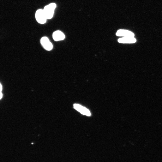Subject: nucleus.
Wrapping results in <instances>:
<instances>
[{
  "mask_svg": "<svg viewBox=\"0 0 162 162\" xmlns=\"http://www.w3.org/2000/svg\"><path fill=\"white\" fill-rule=\"evenodd\" d=\"M3 97V94H2V93H1V99L2 98V97Z\"/></svg>",
  "mask_w": 162,
  "mask_h": 162,
  "instance_id": "obj_9",
  "label": "nucleus"
},
{
  "mask_svg": "<svg viewBox=\"0 0 162 162\" xmlns=\"http://www.w3.org/2000/svg\"><path fill=\"white\" fill-rule=\"evenodd\" d=\"M0 85H1V87H1V88H0V89H1V93L2 92V86L1 84H1H0Z\"/></svg>",
  "mask_w": 162,
  "mask_h": 162,
  "instance_id": "obj_8",
  "label": "nucleus"
},
{
  "mask_svg": "<svg viewBox=\"0 0 162 162\" xmlns=\"http://www.w3.org/2000/svg\"><path fill=\"white\" fill-rule=\"evenodd\" d=\"M56 7V5L55 3H52L45 6L43 10L47 19H52Z\"/></svg>",
  "mask_w": 162,
  "mask_h": 162,
  "instance_id": "obj_1",
  "label": "nucleus"
},
{
  "mask_svg": "<svg viewBox=\"0 0 162 162\" xmlns=\"http://www.w3.org/2000/svg\"><path fill=\"white\" fill-rule=\"evenodd\" d=\"M65 36L64 33L61 31H58L54 32L53 34V38L56 41L64 40Z\"/></svg>",
  "mask_w": 162,
  "mask_h": 162,
  "instance_id": "obj_6",
  "label": "nucleus"
},
{
  "mask_svg": "<svg viewBox=\"0 0 162 162\" xmlns=\"http://www.w3.org/2000/svg\"><path fill=\"white\" fill-rule=\"evenodd\" d=\"M74 109L79 111L82 115L89 116H91V112L86 107L78 104H74Z\"/></svg>",
  "mask_w": 162,
  "mask_h": 162,
  "instance_id": "obj_4",
  "label": "nucleus"
},
{
  "mask_svg": "<svg viewBox=\"0 0 162 162\" xmlns=\"http://www.w3.org/2000/svg\"><path fill=\"white\" fill-rule=\"evenodd\" d=\"M136 39L134 37H124L119 39L118 42L122 43H136Z\"/></svg>",
  "mask_w": 162,
  "mask_h": 162,
  "instance_id": "obj_7",
  "label": "nucleus"
},
{
  "mask_svg": "<svg viewBox=\"0 0 162 162\" xmlns=\"http://www.w3.org/2000/svg\"><path fill=\"white\" fill-rule=\"evenodd\" d=\"M41 43L44 49L47 51H51L53 49V45L49 39L46 37H44L41 39Z\"/></svg>",
  "mask_w": 162,
  "mask_h": 162,
  "instance_id": "obj_3",
  "label": "nucleus"
},
{
  "mask_svg": "<svg viewBox=\"0 0 162 162\" xmlns=\"http://www.w3.org/2000/svg\"><path fill=\"white\" fill-rule=\"evenodd\" d=\"M36 20L39 23L44 24L46 23L47 19L43 9H39L36 11L35 14Z\"/></svg>",
  "mask_w": 162,
  "mask_h": 162,
  "instance_id": "obj_2",
  "label": "nucleus"
},
{
  "mask_svg": "<svg viewBox=\"0 0 162 162\" xmlns=\"http://www.w3.org/2000/svg\"><path fill=\"white\" fill-rule=\"evenodd\" d=\"M116 35L119 37H134L135 35L133 32L128 30L124 29H119L117 31Z\"/></svg>",
  "mask_w": 162,
  "mask_h": 162,
  "instance_id": "obj_5",
  "label": "nucleus"
}]
</instances>
